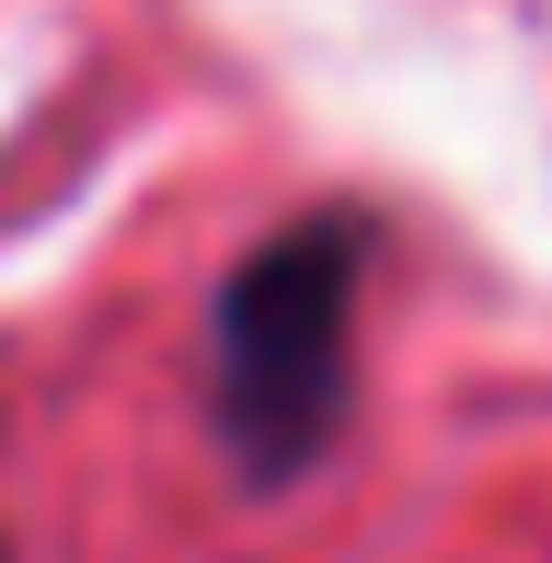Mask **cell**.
<instances>
[{
    "instance_id": "1",
    "label": "cell",
    "mask_w": 552,
    "mask_h": 563,
    "mask_svg": "<svg viewBox=\"0 0 552 563\" xmlns=\"http://www.w3.org/2000/svg\"><path fill=\"white\" fill-rule=\"evenodd\" d=\"M357 219H288L219 288V438L254 483H299L345 426V311H357Z\"/></svg>"
},
{
    "instance_id": "2",
    "label": "cell",
    "mask_w": 552,
    "mask_h": 563,
    "mask_svg": "<svg viewBox=\"0 0 552 563\" xmlns=\"http://www.w3.org/2000/svg\"><path fill=\"white\" fill-rule=\"evenodd\" d=\"M0 563H12V552H0Z\"/></svg>"
}]
</instances>
